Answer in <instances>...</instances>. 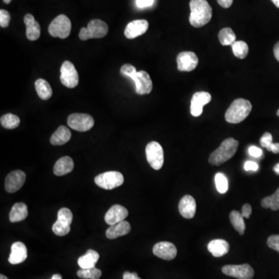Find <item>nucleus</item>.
<instances>
[{
  "instance_id": "45",
  "label": "nucleus",
  "mask_w": 279,
  "mask_h": 279,
  "mask_svg": "<svg viewBox=\"0 0 279 279\" xmlns=\"http://www.w3.org/2000/svg\"><path fill=\"white\" fill-rule=\"evenodd\" d=\"M123 279H141L140 278L138 277V274L135 273V272H126L125 273L123 274Z\"/></svg>"
},
{
  "instance_id": "44",
  "label": "nucleus",
  "mask_w": 279,
  "mask_h": 279,
  "mask_svg": "<svg viewBox=\"0 0 279 279\" xmlns=\"http://www.w3.org/2000/svg\"><path fill=\"white\" fill-rule=\"evenodd\" d=\"M268 151H272L274 154H279V143H272L267 147Z\"/></svg>"
},
{
  "instance_id": "7",
  "label": "nucleus",
  "mask_w": 279,
  "mask_h": 279,
  "mask_svg": "<svg viewBox=\"0 0 279 279\" xmlns=\"http://www.w3.org/2000/svg\"><path fill=\"white\" fill-rule=\"evenodd\" d=\"M124 178L118 172H107L102 173L95 178V183L102 189L111 190L123 185Z\"/></svg>"
},
{
  "instance_id": "46",
  "label": "nucleus",
  "mask_w": 279,
  "mask_h": 279,
  "mask_svg": "<svg viewBox=\"0 0 279 279\" xmlns=\"http://www.w3.org/2000/svg\"><path fill=\"white\" fill-rule=\"evenodd\" d=\"M234 0H217L219 6L223 8H229L232 5Z\"/></svg>"
},
{
  "instance_id": "25",
  "label": "nucleus",
  "mask_w": 279,
  "mask_h": 279,
  "mask_svg": "<svg viewBox=\"0 0 279 279\" xmlns=\"http://www.w3.org/2000/svg\"><path fill=\"white\" fill-rule=\"evenodd\" d=\"M71 138V131L66 126H61L57 129L51 138L52 145L60 146L68 143Z\"/></svg>"
},
{
  "instance_id": "21",
  "label": "nucleus",
  "mask_w": 279,
  "mask_h": 279,
  "mask_svg": "<svg viewBox=\"0 0 279 279\" xmlns=\"http://www.w3.org/2000/svg\"><path fill=\"white\" fill-rule=\"evenodd\" d=\"M24 24L27 27L26 35L28 40L35 41L40 36V26L36 22L33 15L27 14L24 19Z\"/></svg>"
},
{
  "instance_id": "50",
  "label": "nucleus",
  "mask_w": 279,
  "mask_h": 279,
  "mask_svg": "<svg viewBox=\"0 0 279 279\" xmlns=\"http://www.w3.org/2000/svg\"><path fill=\"white\" fill-rule=\"evenodd\" d=\"M272 2L276 5V7L279 9V0H272Z\"/></svg>"
},
{
  "instance_id": "5",
  "label": "nucleus",
  "mask_w": 279,
  "mask_h": 279,
  "mask_svg": "<svg viewBox=\"0 0 279 279\" xmlns=\"http://www.w3.org/2000/svg\"><path fill=\"white\" fill-rule=\"evenodd\" d=\"M71 31V23L66 15H59L49 25L48 32L53 37L67 38Z\"/></svg>"
},
{
  "instance_id": "6",
  "label": "nucleus",
  "mask_w": 279,
  "mask_h": 279,
  "mask_svg": "<svg viewBox=\"0 0 279 279\" xmlns=\"http://www.w3.org/2000/svg\"><path fill=\"white\" fill-rule=\"evenodd\" d=\"M72 220L73 214L71 211L68 208L61 209L58 212V219L53 225V232L59 237L67 235L71 230Z\"/></svg>"
},
{
  "instance_id": "35",
  "label": "nucleus",
  "mask_w": 279,
  "mask_h": 279,
  "mask_svg": "<svg viewBox=\"0 0 279 279\" xmlns=\"http://www.w3.org/2000/svg\"><path fill=\"white\" fill-rule=\"evenodd\" d=\"M215 184L216 189L221 194H224L228 191L229 183L227 176L223 173H219L215 176Z\"/></svg>"
},
{
  "instance_id": "39",
  "label": "nucleus",
  "mask_w": 279,
  "mask_h": 279,
  "mask_svg": "<svg viewBox=\"0 0 279 279\" xmlns=\"http://www.w3.org/2000/svg\"><path fill=\"white\" fill-rule=\"evenodd\" d=\"M272 143H273L272 142V135L270 133H265V134H263V136L260 139V143H261V147H265V148H267Z\"/></svg>"
},
{
  "instance_id": "22",
  "label": "nucleus",
  "mask_w": 279,
  "mask_h": 279,
  "mask_svg": "<svg viewBox=\"0 0 279 279\" xmlns=\"http://www.w3.org/2000/svg\"><path fill=\"white\" fill-rule=\"evenodd\" d=\"M131 224L128 222L123 220L120 223L110 226L109 229H107L105 234H106V238L109 239H116V238L129 234L131 232Z\"/></svg>"
},
{
  "instance_id": "23",
  "label": "nucleus",
  "mask_w": 279,
  "mask_h": 279,
  "mask_svg": "<svg viewBox=\"0 0 279 279\" xmlns=\"http://www.w3.org/2000/svg\"><path fill=\"white\" fill-rule=\"evenodd\" d=\"M230 249L228 242L224 240L216 239L210 241L208 244L209 251L216 257H223L227 254Z\"/></svg>"
},
{
  "instance_id": "36",
  "label": "nucleus",
  "mask_w": 279,
  "mask_h": 279,
  "mask_svg": "<svg viewBox=\"0 0 279 279\" xmlns=\"http://www.w3.org/2000/svg\"><path fill=\"white\" fill-rule=\"evenodd\" d=\"M120 73L123 75L130 77V78L134 79V77L136 76L137 71L136 68L131 66L130 64H126L124 66H122L120 69Z\"/></svg>"
},
{
  "instance_id": "2",
  "label": "nucleus",
  "mask_w": 279,
  "mask_h": 279,
  "mask_svg": "<svg viewBox=\"0 0 279 279\" xmlns=\"http://www.w3.org/2000/svg\"><path fill=\"white\" fill-rule=\"evenodd\" d=\"M239 142L234 138H230L225 140L216 150L210 154L209 162L212 165H219L227 162L232 158L238 151Z\"/></svg>"
},
{
  "instance_id": "9",
  "label": "nucleus",
  "mask_w": 279,
  "mask_h": 279,
  "mask_svg": "<svg viewBox=\"0 0 279 279\" xmlns=\"http://www.w3.org/2000/svg\"><path fill=\"white\" fill-rule=\"evenodd\" d=\"M61 82L69 89L76 87L79 82L78 71L74 65L69 61H66L61 67Z\"/></svg>"
},
{
  "instance_id": "41",
  "label": "nucleus",
  "mask_w": 279,
  "mask_h": 279,
  "mask_svg": "<svg viewBox=\"0 0 279 279\" xmlns=\"http://www.w3.org/2000/svg\"><path fill=\"white\" fill-rule=\"evenodd\" d=\"M154 0H136L137 6L139 8H146L152 6Z\"/></svg>"
},
{
  "instance_id": "31",
  "label": "nucleus",
  "mask_w": 279,
  "mask_h": 279,
  "mask_svg": "<svg viewBox=\"0 0 279 279\" xmlns=\"http://www.w3.org/2000/svg\"><path fill=\"white\" fill-rule=\"evenodd\" d=\"M263 208L271 209L276 211L279 209V188L272 196L264 198L261 201Z\"/></svg>"
},
{
  "instance_id": "34",
  "label": "nucleus",
  "mask_w": 279,
  "mask_h": 279,
  "mask_svg": "<svg viewBox=\"0 0 279 279\" xmlns=\"http://www.w3.org/2000/svg\"><path fill=\"white\" fill-rule=\"evenodd\" d=\"M77 276L82 279H99L102 276V272L96 268L80 269L77 272Z\"/></svg>"
},
{
  "instance_id": "37",
  "label": "nucleus",
  "mask_w": 279,
  "mask_h": 279,
  "mask_svg": "<svg viewBox=\"0 0 279 279\" xmlns=\"http://www.w3.org/2000/svg\"><path fill=\"white\" fill-rule=\"evenodd\" d=\"M10 22V14L5 9L0 10V26L1 28H7Z\"/></svg>"
},
{
  "instance_id": "33",
  "label": "nucleus",
  "mask_w": 279,
  "mask_h": 279,
  "mask_svg": "<svg viewBox=\"0 0 279 279\" xmlns=\"http://www.w3.org/2000/svg\"><path fill=\"white\" fill-rule=\"evenodd\" d=\"M232 50L234 55L240 59H244L248 55V45L244 41L239 40L235 41L232 44Z\"/></svg>"
},
{
  "instance_id": "15",
  "label": "nucleus",
  "mask_w": 279,
  "mask_h": 279,
  "mask_svg": "<svg viewBox=\"0 0 279 279\" xmlns=\"http://www.w3.org/2000/svg\"><path fill=\"white\" fill-rule=\"evenodd\" d=\"M153 253L159 258L171 261L174 259L177 255V248L173 243L164 241L154 245L153 247Z\"/></svg>"
},
{
  "instance_id": "29",
  "label": "nucleus",
  "mask_w": 279,
  "mask_h": 279,
  "mask_svg": "<svg viewBox=\"0 0 279 279\" xmlns=\"http://www.w3.org/2000/svg\"><path fill=\"white\" fill-rule=\"evenodd\" d=\"M230 219L234 229L239 233L240 235H243L244 234L246 226L242 214L240 213L238 211L233 210L230 212Z\"/></svg>"
},
{
  "instance_id": "30",
  "label": "nucleus",
  "mask_w": 279,
  "mask_h": 279,
  "mask_svg": "<svg viewBox=\"0 0 279 279\" xmlns=\"http://www.w3.org/2000/svg\"><path fill=\"white\" fill-rule=\"evenodd\" d=\"M219 40L222 45H232L236 41V35L231 28H226L219 31Z\"/></svg>"
},
{
  "instance_id": "18",
  "label": "nucleus",
  "mask_w": 279,
  "mask_h": 279,
  "mask_svg": "<svg viewBox=\"0 0 279 279\" xmlns=\"http://www.w3.org/2000/svg\"><path fill=\"white\" fill-rule=\"evenodd\" d=\"M128 216V211L120 205L112 206L105 215V222L108 225L116 224L123 221Z\"/></svg>"
},
{
  "instance_id": "26",
  "label": "nucleus",
  "mask_w": 279,
  "mask_h": 279,
  "mask_svg": "<svg viewBox=\"0 0 279 279\" xmlns=\"http://www.w3.org/2000/svg\"><path fill=\"white\" fill-rule=\"evenodd\" d=\"M28 207L25 203H16L12 207L11 211L9 213V221L11 223H17V222L23 221L24 219L28 217Z\"/></svg>"
},
{
  "instance_id": "19",
  "label": "nucleus",
  "mask_w": 279,
  "mask_h": 279,
  "mask_svg": "<svg viewBox=\"0 0 279 279\" xmlns=\"http://www.w3.org/2000/svg\"><path fill=\"white\" fill-rule=\"evenodd\" d=\"M180 214L185 219H192L194 217L196 212V203L192 196H187L181 198L178 205Z\"/></svg>"
},
{
  "instance_id": "12",
  "label": "nucleus",
  "mask_w": 279,
  "mask_h": 279,
  "mask_svg": "<svg viewBox=\"0 0 279 279\" xmlns=\"http://www.w3.org/2000/svg\"><path fill=\"white\" fill-rule=\"evenodd\" d=\"M199 64V58L194 52L183 51L177 56L178 70L180 71H192Z\"/></svg>"
},
{
  "instance_id": "38",
  "label": "nucleus",
  "mask_w": 279,
  "mask_h": 279,
  "mask_svg": "<svg viewBox=\"0 0 279 279\" xmlns=\"http://www.w3.org/2000/svg\"><path fill=\"white\" fill-rule=\"evenodd\" d=\"M267 244L271 249L276 250L279 253V235H272L269 237Z\"/></svg>"
},
{
  "instance_id": "4",
  "label": "nucleus",
  "mask_w": 279,
  "mask_h": 279,
  "mask_svg": "<svg viewBox=\"0 0 279 279\" xmlns=\"http://www.w3.org/2000/svg\"><path fill=\"white\" fill-rule=\"evenodd\" d=\"M109 28L104 21L101 20H91L88 24L87 28L81 29L79 33V38L82 40H87L89 39L103 38L108 33Z\"/></svg>"
},
{
  "instance_id": "10",
  "label": "nucleus",
  "mask_w": 279,
  "mask_h": 279,
  "mask_svg": "<svg viewBox=\"0 0 279 279\" xmlns=\"http://www.w3.org/2000/svg\"><path fill=\"white\" fill-rule=\"evenodd\" d=\"M67 123L69 127L79 132L89 131L94 126L93 118L85 113H73L70 115L68 118Z\"/></svg>"
},
{
  "instance_id": "11",
  "label": "nucleus",
  "mask_w": 279,
  "mask_h": 279,
  "mask_svg": "<svg viewBox=\"0 0 279 279\" xmlns=\"http://www.w3.org/2000/svg\"><path fill=\"white\" fill-rule=\"evenodd\" d=\"M224 275L238 279H252L254 276V269L248 264L240 265H225L222 268Z\"/></svg>"
},
{
  "instance_id": "42",
  "label": "nucleus",
  "mask_w": 279,
  "mask_h": 279,
  "mask_svg": "<svg viewBox=\"0 0 279 279\" xmlns=\"http://www.w3.org/2000/svg\"><path fill=\"white\" fill-rule=\"evenodd\" d=\"M259 167H258V165H257L256 162H251V161H247L246 163L244 164V169L245 171H253V172H257L258 170Z\"/></svg>"
},
{
  "instance_id": "24",
  "label": "nucleus",
  "mask_w": 279,
  "mask_h": 279,
  "mask_svg": "<svg viewBox=\"0 0 279 279\" xmlns=\"http://www.w3.org/2000/svg\"><path fill=\"white\" fill-rule=\"evenodd\" d=\"M74 169V162L70 157H62L57 161L54 167V173L55 175H66L72 172Z\"/></svg>"
},
{
  "instance_id": "32",
  "label": "nucleus",
  "mask_w": 279,
  "mask_h": 279,
  "mask_svg": "<svg viewBox=\"0 0 279 279\" xmlns=\"http://www.w3.org/2000/svg\"><path fill=\"white\" fill-rule=\"evenodd\" d=\"M1 125L4 128L9 129V130H13V129L17 128L19 127L20 123V118L16 115L12 114V113H7L1 117Z\"/></svg>"
},
{
  "instance_id": "14",
  "label": "nucleus",
  "mask_w": 279,
  "mask_h": 279,
  "mask_svg": "<svg viewBox=\"0 0 279 279\" xmlns=\"http://www.w3.org/2000/svg\"><path fill=\"white\" fill-rule=\"evenodd\" d=\"M26 181V174L22 171L17 170L8 174L5 181V189L9 193L17 192L22 188Z\"/></svg>"
},
{
  "instance_id": "28",
  "label": "nucleus",
  "mask_w": 279,
  "mask_h": 279,
  "mask_svg": "<svg viewBox=\"0 0 279 279\" xmlns=\"http://www.w3.org/2000/svg\"><path fill=\"white\" fill-rule=\"evenodd\" d=\"M35 89H36V93L41 100H49L52 96V89L50 84L46 80L42 79V78L36 80L35 82Z\"/></svg>"
},
{
  "instance_id": "13",
  "label": "nucleus",
  "mask_w": 279,
  "mask_h": 279,
  "mask_svg": "<svg viewBox=\"0 0 279 279\" xmlns=\"http://www.w3.org/2000/svg\"><path fill=\"white\" fill-rule=\"evenodd\" d=\"M212 96L207 92H198L191 100L190 112L193 116H200L203 113V107L211 101Z\"/></svg>"
},
{
  "instance_id": "52",
  "label": "nucleus",
  "mask_w": 279,
  "mask_h": 279,
  "mask_svg": "<svg viewBox=\"0 0 279 279\" xmlns=\"http://www.w3.org/2000/svg\"><path fill=\"white\" fill-rule=\"evenodd\" d=\"M12 0H3V2L6 4H9L11 2Z\"/></svg>"
},
{
  "instance_id": "17",
  "label": "nucleus",
  "mask_w": 279,
  "mask_h": 279,
  "mask_svg": "<svg viewBox=\"0 0 279 279\" xmlns=\"http://www.w3.org/2000/svg\"><path fill=\"white\" fill-rule=\"evenodd\" d=\"M149 24L146 20H136L129 23L124 31L127 39L136 38L147 32Z\"/></svg>"
},
{
  "instance_id": "20",
  "label": "nucleus",
  "mask_w": 279,
  "mask_h": 279,
  "mask_svg": "<svg viewBox=\"0 0 279 279\" xmlns=\"http://www.w3.org/2000/svg\"><path fill=\"white\" fill-rule=\"evenodd\" d=\"M28 257V250L22 242H15L11 246L9 262L12 265H18L24 262Z\"/></svg>"
},
{
  "instance_id": "16",
  "label": "nucleus",
  "mask_w": 279,
  "mask_h": 279,
  "mask_svg": "<svg viewBox=\"0 0 279 279\" xmlns=\"http://www.w3.org/2000/svg\"><path fill=\"white\" fill-rule=\"evenodd\" d=\"M136 85V93L138 95H147L151 93L153 83L148 73L144 71H138L136 76L133 79Z\"/></svg>"
},
{
  "instance_id": "48",
  "label": "nucleus",
  "mask_w": 279,
  "mask_h": 279,
  "mask_svg": "<svg viewBox=\"0 0 279 279\" xmlns=\"http://www.w3.org/2000/svg\"><path fill=\"white\" fill-rule=\"evenodd\" d=\"M274 172L276 173V174H279V163L277 164V165L274 167L273 169Z\"/></svg>"
},
{
  "instance_id": "8",
  "label": "nucleus",
  "mask_w": 279,
  "mask_h": 279,
  "mask_svg": "<svg viewBox=\"0 0 279 279\" xmlns=\"http://www.w3.org/2000/svg\"><path fill=\"white\" fill-rule=\"evenodd\" d=\"M147 162L154 170H160L164 164L163 148L159 143L151 141L147 144L145 149Z\"/></svg>"
},
{
  "instance_id": "47",
  "label": "nucleus",
  "mask_w": 279,
  "mask_h": 279,
  "mask_svg": "<svg viewBox=\"0 0 279 279\" xmlns=\"http://www.w3.org/2000/svg\"><path fill=\"white\" fill-rule=\"evenodd\" d=\"M274 55H275L278 62H279V41L274 47Z\"/></svg>"
},
{
  "instance_id": "43",
  "label": "nucleus",
  "mask_w": 279,
  "mask_h": 279,
  "mask_svg": "<svg viewBox=\"0 0 279 279\" xmlns=\"http://www.w3.org/2000/svg\"><path fill=\"white\" fill-rule=\"evenodd\" d=\"M252 212V208L250 207V204H244V207H242V216H244V218H246V219H248L250 217V214Z\"/></svg>"
},
{
  "instance_id": "40",
  "label": "nucleus",
  "mask_w": 279,
  "mask_h": 279,
  "mask_svg": "<svg viewBox=\"0 0 279 279\" xmlns=\"http://www.w3.org/2000/svg\"><path fill=\"white\" fill-rule=\"evenodd\" d=\"M248 151L250 155L254 157V158H260V157L262 156V150L259 148V147H256V146H251V147H250Z\"/></svg>"
},
{
  "instance_id": "3",
  "label": "nucleus",
  "mask_w": 279,
  "mask_h": 279,
  "mask_svg": "<svg viewBox=\"0 0 279 279\" xmlns=\"http://www.w3.org/2000/svg\"><path fill=\"white\" fill-rule=\"evenodd\" d=\"M251 110L252 105L250 101L244 99H237L226 112L225 120L234 124L241 123L248 116Z\"/></svg>"
},
{
  "instance_id": "51",
  "label": "nucleus",
  "mask_w": 279,
  "mask_h": 279,
  "mask_svg": "<svg viewBox=\"0 0 279 279\" xmlns=\"http://www.w3.org/2000/svg\"><path fill=\"white\" fill-rule=\"evenodd\" d=\"M0 279H8V278L6 277V276H3V275H1V276H0Z\"/></svg>"
},
{
  "instance_id": "27",
  "label": "nucleus",
  "mask_w": 279,
  "mask_h": 279,
  "mask_svg": "<svg viewBox=\"0 0 279 279\" xmlns=\"http://www.w3.org/2000/svg\"><path fill=\"white\" fill-rule=\"evenodd\" d=\"M99 258H100V254L98 252L94 250H89L86 252V254L78 258V264L82 269L95 268Z\"/></svg>"
},
{
  "instance_id": "1",
  "label": "nucleus",
  "mask_w": 279,
  "mask_h": 279,
  "mask_svg": "<svg viewBox=\"0 0 279 279\" xmlns=\"http://www.w3.org/2000/svg\"><path fill=\"white\" fill-rule=\"evenodd\" d=\"M189 22L194 28H200L208 24L212 16V9L207 0H191Z\"/></svg>"
},
{
  "instance_id": "53",
  "label": "nucleus",
  "mask_w": 279,
  "mask_h": 279,
  "mask_svg": "<svg viewBox=\"0 0 279 279\" xmlns=\"http://www.w3.org/2000/svg\"><path fill=\"white\" fill-rule=\"evenodd\" d=\"M277 116H279V109L277 111Z\"/></svg>"
},
{
  "instance_id": "49",
  "label": "nucleus",
  "mask_w": 279,
  "mask_h": 279,
  "mask_svg": "<svg viewBox=\"0 0 279 279\" xmlns=\"http://www.w3.org/2000/svg\"><path fill=\"white\" fill-rule=\"evenodd\" d=\"M51 279H62V276L59 275V274H55L54 276H52Z\"/></svg>"
}]
</instances>
